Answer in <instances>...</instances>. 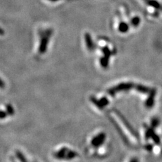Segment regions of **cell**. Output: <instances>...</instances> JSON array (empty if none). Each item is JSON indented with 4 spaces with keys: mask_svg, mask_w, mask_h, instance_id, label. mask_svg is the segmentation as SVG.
Segmentation results:
<instances>
[{
    "mask_svg": "<svg viewBox=\"0 0 162 162\" xmlns=\"http://www.w3.org/2000/svg\"><path fill=\"white\" fill-rule=\"evenodd\" d=\"M69 149L67 147H62L61 149L53 153V157L58 159H65L66 158V153Z\"/></svg>",
    "mask_w": 162,
    "mask_h": 162,
    "instance_id": "obj_2",
    "label": "cell"
},
{
    "mask_svg": "<svg viewBox=\"0 0 162 162\" xmlns=\"http://www.w3.org/2000/svg\"><path fill=\"white\" fill-rule=\"evenodd\" d=\"M133 162H136V161H133Z\"/></svg>",
    "mask_w": 162,
    "mask_h": 162,
    "instance_id": "obj_12",
    "label": "cell"
},
{
    "mask_svg": "<svg viewBox=\"0 0 162 162\" xmlns=\"http://www.w3.org/2000/svg\"><path fill=\"white\" fill-rule=\"evenodd\" d=\"M11 160H12V162H16L15 160H14V159L13 158H11Z\"/></svg>",
    "mask_w": 162,
    "mask_h": 162,
    "instance_id": "obj_10",
    "label": "cell"
},
{
    "mask_svg": "<svg viewBox=\"0 0 162 162\" xmlns=\"http://www.w3.org/2000/svg\"><path fill=\"white\" fill-rule=\"evenodd\" d=\"M6 112L8 113V115H9V116L14 115V113H15L14 110V107L11 104L6 105Z\"/></svg>",
    "mask_w": 162,
    "mask_h": 162,
    "instance_id": "obj_5",
    "label": "cell"
},
{
    "mask_svg": "<svg viewBox=\"0 0 162 162\" xmlns=\"http://www.w3.org/2000/svg\"><path fill=\"white\" fill-rule=\"evenodd\" d=\"M8 115L6 112H5V111H2L0 110V120H3V119H4L7 117Z\"/></svg>",
    "mask_w": 162,
    "mask_h": 162,
    "instance_id": "obj_7",
    "label": "cell"
},
{
    "mask_svg": "<svg viewBox=\"0 0 162 162\" xmlns=\"http://www.w3.org/2000/svg\"><path fill=\"white\" fill-rule=\"evenodd\" d=\"M49 1H51V2H57V1H59V0H49Z\"/></svg>",
    "mask_w": 162,
    "mask_h": 162,
    "instance_id": "obj_11",
    "label": "cell"
},
{
    "mask_svg": "<svg viewBox=\"0 0 162 162\" xmlns=\"http://www.w3.org/2000/svg\"><path fill=\"white\" fill-rule=\"evenodd\" d=\"M4 88H5V83L2 78H0V88L4 89Z\"/></svg>",
    "mask_w": 162,
    "mask_h": 162,
    "instance_id": "obj_8",
    "label": "cell"
},
{
    "mask_svg": "<svg viewBox=\"0 0 162 162\" xmlns=\"http://www.w3.org/2000/svg\"><path fill=\"white\" fill-rule=\"evenodd\" d=\"M85 40H86V45L88 48V50H91L92 47V40L90 36H89L88 34H85Z\"/></svg>",
    "mask_w": 162,
    "mask_h": 162,
    "instance_id": "obj_6",
    "label": "cell"
},
{
    "mask_svg": "<svg viewBox=\"0 0 162 162\" xmlns=\"http://www.w3.org/2000/svg\"><path fill=\"white\" fill-rule=\"evenodd\" d=\"M4 31L2 28H0V35H4Z\"/></svg>",
    "mask_w": 162,
    "mask_h": 162,
    "instance_id": "obj_9",
    "label": "cell"
},
{
    "mask_svg": "<svg viewBox=\"0 0 162 162\" xmlns=\"http://www.w3.org/2000/svg\"><path fill=\"white\" fill-rule=\"evenodd\" d=\"M15 154L16 155V158H17V159L20 162H28V161L26 160L25 156L24 155V154L20 152L19 150H16Z\"/></svg>",
    "mask_w": 162,
    "mask_h": 162,
    "instance_id": "obj_3",
    "label": "cell"
},
{
    "mask_svg": "<svg viewBox=\"0 0 162 162\" xmlns=\"http://www.w3.org/2000/svg\"><path fill=\"white\" fill-rule=\"evenodd\" d=\"M77 155H78V154L76 152H75V151H72V150H68L66 153V158H65V159H68V160H69V159H72L74 158H76Z\"/></svg>",
    "mask_w": 162,
    "mask_h": 162,
    "instance_id": "obj_4",
    "label": "cell"
},
{
    "mask_svg": "<svg viewBox=\"0 0 162 162\" xmlns=\"http://www.w3.org/2000/svg\"><path fill=\"white\" fill-rule=\"evenodd\" d=\"M51 34H52V31L51 29L46 30L42 33L41 39H40V45L39 47V52L40 54H43L46 52L47 50L48 43L50 41V39Z\"/></svg>",
    "mask_w": 162,
    "mask_h": 162,
    "instance_id": "obj_1",
    "label": "cell"
}]
</instances>
